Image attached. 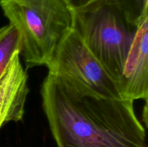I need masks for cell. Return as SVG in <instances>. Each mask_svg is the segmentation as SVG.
I'll list each match as a JSON object with an SVG mask.
<instances>
[{"mask_svg": "<svg viewBox=\"0 0 148 147\" xmlns=\"http://www.w3.org/2000/svg\"><path fill=\"white\" fill-rule=\"evenodd\" d=\"M40 94L57 147H148L133 101L93 95L50 73Z\"/></svg>", "mask_w": 148, "mask_h": 147, "instance_id": "1", "label": "cell"}, {"mask_svg": "<svg viewBox=\"0 0 148 147\" xmlns=\"http://www.w3.org/2000/svg\"><path fill=\"white\" fill-rule=\"evenodd\" d=\"M0 6L20 33L26 69L46 66L73 27V11L64 0H0Z\"/></svg>", "mask_w": 148, "mask_h": 147, "instance_id": "2", "label": "cell"}, {"mask_svg": "<svg viewBox=\"0 0 148 147\" xmlns=\"http://www.w3.org/2000/svg\"><path fill=\"white\" fill-rule=\"evenodd\" d=\"M138 27L115 0H95L73 11V28L116 83Z\"/></svg>", "mask_w": 148, "mask_h": 147, "instance_id": "3", "label": "cell"}, {"mask_svg": "<svg viewBox=\"0 0 148 147\" xmlns=\"http://www.w3.org/2000/svg\"><path fill=\"white\" fill-rule=\"evenodd\" d=\"M49 73L64 79L79 89L112 99H122L116 82L91 53L72 27L47 65Z\"/></svg>", "mask_w": 148, "mask_h": 147, "instance_id": "4", "label": "cell"}, {"mask_svg": "<svg viewBox=\"0 0 148 147\" xmlns=\"http://www.w3.org/2000/svg\"><path fill=\"white\" fill-rule=\"evenodd\" d=\"M148 17L139 25L127 56L124 69L117 82L124 99L134 102L148 97Z\"/></svg>", "mask_w": 148, "mask_h": 147, "instance_id": "5", "label": "cell"}, {"mask_svg": "<svg viewBox=\"0 0 148 147\" xmlns=\"http://www.w3.org/2000/svg\"><path fill=\"white\" fill-rule=\"evenodd\" d=\"M20 52L13 54L0 77V128L8 122L23 120L29 92L27 74L20 62Z\"/></svg>", "mask_w": 148, "mask_h": 147, "instance_id": "6", "label": "cell"}, {"mask_svg": "<svg viewBox=\"0 0 148 147\" xmlns=\"http://www.w3.org/2000/svg\"><path fill=\"white\" fill-rule=\"evenodd\" d=\"M22 49L21 37L17 29L11 24L0 27V77L13 54L17 51L21 53Z\"/></svg>", "mask_w": 148, "mask_h": 147, "instance_id": "7", "label": "cell"}, {"mask_svg": "<svg viewBox=\"0 0 148 147\" xmlns=\"http://www.w3.org/2000/svg\"><path fill=\"white\" fill-rule=\"evenodd\" d=\"M129 20L139 26L148 17V0H115Z\"/></svg>", "mask_w": 148, "mask_h": 147, "instance_id": "8", "label": "cell"}, {"mask_svg": "<svg viewBox=\"0 0 148 147\" xmlns=\"http://www.w3.org/2000/svg\"><path fill=\"white\" fill-rule=\"evenodd\" d=\"M72 10H76L85 7L95 0H64Z\"/></svg>", "mask_w": 148, "mask_h": 147, "instance_id": "9", "label": "cell"}]
</instances>
